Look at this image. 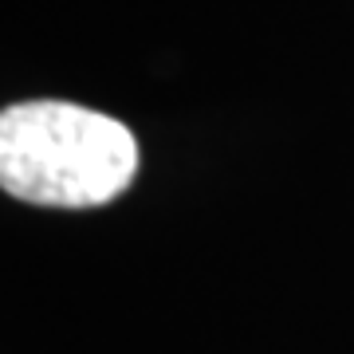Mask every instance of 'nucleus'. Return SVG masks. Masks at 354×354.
Instances as JSON below:
<instances>
[{"label": "nucleus", "instance_id": "obj_1", "mask_svg": "<svg viewBox=\"0 0 354 354\" xmlns=\"http://www.w3.org/2000/svg\"><path fill=\"white\" fill-rule=\"evenodd\" d=\"M138 142L118 118L75 102H20L0 114V185L32 205L99 209L130 189Z\"/></svg>", "mask_w": 354, "mask_h": 354}]
</instances>
